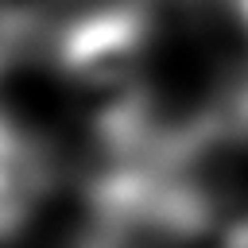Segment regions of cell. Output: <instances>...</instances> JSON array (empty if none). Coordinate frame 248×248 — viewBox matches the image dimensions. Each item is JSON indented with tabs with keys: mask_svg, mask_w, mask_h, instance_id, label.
Segmentation results:
<instances>
[{
	"mask_svg": "<svg viewBox=\"0 0 248 248\" xmlns=\"http://www.w3.org/2000/svg\"><path fill=\"white\" fill-rule=\"evenodd\" d=\"M23 46H27V16L12 0H0V74L23 54Z\"/></svg>",
	"mask_w": 248,
	"mask_h": 248,
	"instance_id": "obj_3",
	"label": "cell"
},
{
	"mask_svg": "<svg viewBox=\"0 0 248 248\" xmlns=\"http://www.w3.org/2000/svg\"><path fill=\"white\" fill-rule=\"evenodd\" d=\"M229 4H232V16L240 19V27L248 31V0H229Z\"/></svg>",
	"mask_w": 248,
	"mask_h": 248,
	"instance_id": "obj_4",
	"label": "cell"
},
{
	"mask_svg": "<svg viewBox=\"0 0 248 248\" xmlns=\"http://www.w3.org/2000/svg\"><path fill=\"white\" fill-rule=\"evenodd\" d=\"M54 62L108 159H136L155 143L159 124L147 93V16L136 4H105L66 23L54 43Z\"/></svg>",
	"mask_w": 248,
	"mask_h": 248,
	"instance_id": "obj_1",
	"label": "cell"
},
{
	"mask_svg": "<svg viewBox=\"0 0 248 248\" xmlns=\"http://www.w3.org/2000/svg\"><path fill=\"white\" fill-rule=\"evenodd\" d=\"M50 186V163L43 147L0 112V244L19 236Z\"/></svg>",
	"mask_w": 248,
	"mask_h": 248,
	"instance_id": "obj_2",
	"label": "cell"
}]
</instances>
